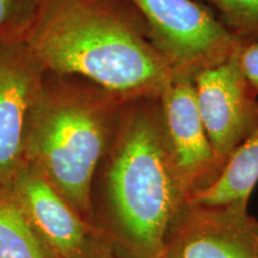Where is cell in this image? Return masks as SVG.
I'll list each match as a JSON object with an SVG mask.
<instances>
[{
    "label": "cell",
    "mask_w": 258,
    "mask_h": 258,
    "mask_svg": "<svg viewBox=\"0 0 258 258\" xmlns=\"http://www.w3.org/2000/svg\"><path fill=\"white\" fill-rule=\"evenodd\" d=\"M95 225L129 258H161L166 235L183 206L160 96L122 104L97 167Z\"/></svg>",
    "instance_id": "6da1fadb"
},
{
    "label": "cell",
    "mask_w": 258,
    "mask_h": 258,
    "mask_svg": "<svg viewBox=\"0 0 258 258\" xmlns=\"http://www.w3.org/2000/svg\"><path fill=\"white\" fill-rule=\"evenodd\" d=\"M164 121L186 202L217 182L225 164L203 124L191 77L173 76L160 93Z\"/></svg>",
    "instance_id": "52a82bcc"
},
{
    "label": "cell",
    "mask_w": 258,
    "mask_h": 258,
    "mask_svg": "<svg viewBox=\"0 0 258 258\" xmlns=\"http://www.w3.org/2000/svg\"><path fill=\"white\" fill-rule=\"evenodd\" d=\"M23 43L46 72L86 79L123 101L160 96L175 76L131 0H41Z\"/></svg>",
    "instance_id": "7a4b0ae2"
},
{
    "label": "cell",
    "mask_w": 258,
    "mask_h": 258,
    "mask_svg": "<svg viewBox=\"0 0 258 258\" xmlns=\"http://www.w3.org/2000/svg\"><path fill=\"white\" fill-rule=\"evenodd\" d=\"M0 258H56L4 186H0Z\"/></svg>",
    "instance_id": "8fae6325"
},
{
    "label": "cell",
    "mask_w": 258,
    "mask_h": 258,
    "mask_svg": "<svg viewBox=\"0 0 258 258\" xmlns=\"http://www.w3.org/2000/svg\"><path fill=\"white\" fill-rule=\"evenodd\" d=\"M4 188L56 258L76 256L104 235L30 164L25 163Z\"/></svg>",
    "instance_id": "9c48e42d"
},
{
    "label": "cell",
    "mask_w": 258,
    "mask_h": 258,
    "mask_svg": "<svg viewBox=\"0 0 258 258\" xmlns=\"http://www.w3.org/2000/svg\"><path fill=\"white\" fill-rule=\"evenodd\" d=\"M44 74L23 42H0V186L25 164L29 125Z\"/></svg>",
    "instance_id": "ba28073f"
},
{
    "label": "cell",
    "mask_w": 258,
    "mask_h": 258,
    "mask_svg": "<svg viewBox=\"0 0 258 258\" xmlns=\"http://www.w3.org/2000/svg\"><path fill=\"white\" fill-rule=\"evenodd\" d=\"M71 258H129L123 251L118 249L106 235H102L93 241L88 249Z\"/></svg>",
    "instance_id": "9a60e30c"
},
{
    "label": "cell",
    "mask_w": 258,
    "mask_h": 258,
    "mask_svg": "<svg viewBox=\"0 0 258 258\" xmlns=\"http://www.w3.org/2000/svg\"><path fill=\"white\" fill-rule=\"evenodd\" d=\"M257 182L258 131L231 154L217 182L188 202L207 206L228 203L249 205V199Z\"/></svg>",
    "instance_id": "30bf717a"
},
{
    "label": "cell",
    "mask_w": 258,
    "mask_h": 258,
    "mask_svg": "<svg viewBox=\"0 0 258 258\" xmlns=\"http://www.w3.org/2000/svg\"><path fill=\"white\" fill-rule=\"evenodd\" d=\"M124 102L86 79L46 72L31 114L25 163L93 226V180Z\"/></svg>",
    "instance_id": "3957f363"
},
{
    "label": "cell",
    "mask_w": 258,
    "mask_h": 258,
    "mask_svg": "<svg viewBox=\"0 0 258 258\" xmlns=\"http://www.w3.org/2000/svg\"><path fill=\"white\" fill-rule=\"evenodd\" d=\"M175 76L194 77L233 55L239 41L199 0H131Z\"/></svg>",
    "instance_id": "277c9868"
},
{
    "label": "cell",
    "mask_w": 258,
    "mask_h": 258,
    "mask_svg": "<svg viewBox=\"0 0 258 258\" xmlns=\"http://www.w3.org/2000/svg\"><path fill=\"white\" fill-rule=\"evenodd\" d=\"M194 85L213 150L226 164L231 154L258 131L257 92L241 72L235 51L224 62L196 74Z\"/></svg>",
    "instance_id": "5b68a950"
},
{
    "label": "cell",
    "mask_w": 258,
    "mask_h": 258,
    "mask_svg": "<svg viewBox=\"0 0 258 258\" xmlns=\"http://www.w3.org/2000/svg\"><path fill=\"white\" fill-rule=\"evenodd\" d=\"M235 57L245 78L258 95V40L239 41Z\"/></svg>",
    "instance_id": "5bb4252c"
},
{
    "label": "cell",
    "mask_w": 258,
    "mask_h": 258,
    "mask_svg": "<svg viewBox=\"0 0 258 258\" xmlns=\"http://www.w3.org/2000/svg\"><path fill=\"white\" fill-rule=\"evenodd\" d=\"M41 0H0V42H23Z\"/></svg>",
    "instance_id": "4fadbf2b"
},
{
    "label": "cell",
    "mask_w": 258,
    "mask_h": 258,
    "mask_svg": "<svg viewBox=\"0 0 258 258\" xmlns=\"http://www.w3.org/2000/svg\"><path fill=\"white\" fill-rule=\"evenodd\" d=\"M209 5L238 41L258 40V0H199Z\"/></svg>",
    "instance_id": "7c38bea8"
},
{
    "label": "cell",
    "mask_w": 258,
    "mask_h": 258,
    "mask_svg": "<svg viewBox=\"0 0 258 258\" xmlns=\"http://www.w3.org/2000/svg\"><path fill=\"white\" fill-rule=\"evenodd\" d=\"M247 206L185 202L166 235L161 258H258Z\"/></svg>",
    "instance_id": "8992f818"
},
{
    "label": "cell",
    "mask_w": 258,
    "mask_h": 258,
    "mask_svg": "<svg viewBox=\"0 0 258 258\" xmlns=\"http://www.w3.org/2000/svg\"><path fill=\"white\" fill-rule=\"evenodd\" d=\"M251 231H252L253 238L256 240L257 247H258V221L253 217L251 218Z\"/></svg>",
    "instance_id": "2e32d148"
}]
</instances>
